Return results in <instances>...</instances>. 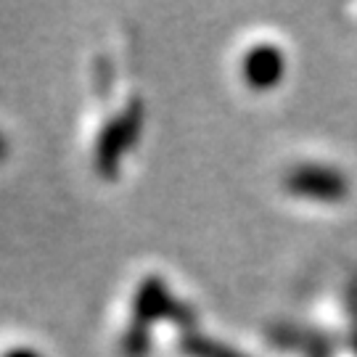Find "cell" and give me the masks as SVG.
Here are the masks:
<instances>
[{
    "instance_id": "1",
    "label": "cell",
    "mask_w": 357,
    "mask_h": 357,
    "mask_svg": "<svg viewBox=\"0 0 357 357\" xmlns=\"http://www.w3.org/2000/svg\"><path fill=\"white\" fill-rule=\"evenodd\" d=\"M188 310L172 302V296L167 291V283L156 275L149 273L132 294V305H130L128 326L122 331L119 347L125 357H143L149 352V336H151V326L156 320H188Z\"/></svg>"
},
{
    "instance_id": "2",
    "label": "cell",
    "mask_w": 357,
    "mask_h": 357,
    "mask_svg": "<svg viewBox=\"0 0 357 357\" xmlns=\"http://www.w3.org/2000/svg\"><path fill=\"white\" fill-rule=\"evenodd\" d=\"M141 122L143 106L138 96H128L125 103L103 122V128L96 135V149H93V167L103 180L116 178L122 156L128 153V149L141 132Z\"/></svg>"
},
{
    "instance_id": "3",
    "label": "cell",
    "mask_w": 357,
    "mask_h": 357,
    "mask_svg": "<svg viewBox=\"0 0 357 357\" xmlns=\"http://www.w3.org/2000/svg\"><path fill=\"white\" fill-rule=\"evenodd\" d=\"M283 188L294 199L310 204H342L349 199V178L328 165H299L283 178Z\"/></svg>"
},
{
    "instance_id": "4",
    "label": "cell",
    "mask_w": 357,
    "mask_h": 357,
    "mask_svg": "<svg viewBox=\"0 0 357 357\" xmlns=\"http://www.w3.org/2000/svg\"><path fill=\"white\" fill-rule=\"evenodd\" d=\"M286 75V56L283 48L273 43H255L241 56V79L249 90L265 93L273 90Z\"/></svg>"
},
{
    "instance_id": "5",
    "label": "cell",
    "mask_w": 357,
    "mask_h": 357,
    "mask_svg": "<svg viewBox=\"0 0 357 357\" xmlns=\"http://www.w3.org/2000/svg\"><path fill=\"white\" fill-rule=\"evenodd\" d=\"M180 349L188 357H249L233 349V347L222 344V342H215L204 333H193V331H183L180 336Z\"/></svg>"
},
{
    "instance_id": "6",
    "label": "cell",
    "mask_w": 357,
    "mask_h": 357,
    "mask_svg": "<svg viewBox=\"0 0 357 357\" xmlns=\"http://www.w3.org/2000/svg\"><path fill=\"white\" fill-rule=\"evenodd\" d=\"M3 357H40L35 349H29V347H13L11 352H6Z\"/></svg>"
},
{
    "instance_id": "7",
    "label": "cell",
    "mask_w": 357,
    "mask_h": 357,
    "mask_svg": "<svg viewBox=\"0 0 357 357\" xmlns=\"http://www.w3.org/2000/svg\"><path fill=\"white\" fill-rule=\"evenodd\" d=\"M6 156V141H3V135H0V159Z\"/></svg>"
}]
</instances>
